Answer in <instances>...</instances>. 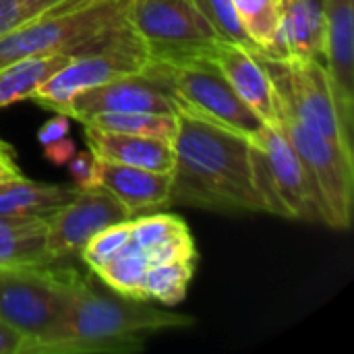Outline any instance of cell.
I'll return each instance as SVG.
<instances>
[{
    "label": "cell",
    "instance_id": "18",
    "mask_svg": "<svg viewBox=\"0 0 354 354\" xmlns=\"http://www.w3.org/2000/svg\"><path fill=\"white\" fill-rule=\"evenodd\" d=\"M50 216H0V268L52 261L46 251Z\"/></svg>",
    "mask_w": 354,
    "mask_h": 354
},
{
    "label": "cell",
    "instance_id": "28",
    "mask_svg": "<svg viewBox=\"0 0 354 354\" xmlns=\"http://www.w3.org/2000/svg\"><path fill=\"white\" fill-rule=\"evenodd\" d=\"M68 174L77 189H95L100 187V162L91 151H75L68 160Z\"/></svg>",
    "mask_w": 354,
    "mask_h": 354
},
{
    "label": "cell",
    "instance_id": "24",
    "mask_svg": "<svg viewBox=\"0 0 354 354\" xmlns=\"http://www.w3.org/2000/svg\"><path fill=\"white\" fill-rule=\"evenodd\" d=\"M234 10L259 54L278 56L280 0H232Z\"/></svg>",
    "mask_w": 354,
    "mask_h": 354
},
{
    "label": "cell",
    "instance_id": "15",
    "mask_svg": "<svg viewBox=\"0 0 354 354\" xmlns=\"http://www.w3.org/2000/svg\"><path fill=\"white\" fill-rule=\"evenodd\" d=\"M100 187L106 189L131 218L170 207V172L100 162Z\"/></svg>",
    "mask_w": 354,
    "mask_h": 354
},
{
    "label": "cell",
    "instance_id": "12",
    "mask_svg": "<svg viewBox=\"0 0 354 354\" xmlns=\"http://www.w3.org/2000/svg\"><path fill=\"white\" fill-rule=\"evenodd\" d=\"M100 112H176V106L162 79L147 64L141 73L75 95L60 114L81 122Z\"/></svg>",
    "mask_w": 354,
    "mask_h": 354
},
{
    "label": "cell",
    "instance_id": "14",
    "mask_svg": "<svg viewBox=\"0 0 354 354\" xmlns=\"http://www.w3.org/2000/svg\"><path fill=\"white\" fill-rule=\"evenodd\" d=\"M209 56L234 93L263 120V124L280 127V106L276 91L259 58L251 50L222 39L212 48Z\"/></svg>",
    "mask_w": 354,
    "mask_h": 354
},
{
    "label": "cell",
    "instance_id": "25",
    "mask_svg": "<svg viewBox=\"0 0 354 354\" xmlns=\"http://www.w3.org/2000/svg\"><path fill=\"white\" fill-rule=\"evenodd\" d=\"M187 232H191L187 222L174 214L153 212L131 218V243H135L145 253Z\"/></svg>",
    "mask_w": 354,
    "mask_h": 354
},
{
    "label": "cell",
    "instance_id": "8",
    "mask_svg": "<svg viewBox=\"0 0 354 354\" xmlns=\"http://www.w3.org/2000/svg\"><path fill=\"white\" fill-rule=\"evenodd\" d=\"M149 68L170 91L176 112L193 114L245 137H253L266 127L263 120L234 93L212 56L183 64L149 62Z\"/></svg>",
    "mask_w": 354,
    "mask_h": 354
},
{
    "label": "cell",
    "instance_id": "16",
    "mask_svg": "<svg viewBox=\"0 0 354 354\" xmlns=\"http://www.w3.org/2000/svg\"><path fill=\"white\" fill-rule=\"evenodd\" d=\"M328 37L326 0H280L278 56L282 60L322 58Z\"/></svg>",
    "mask_w": 354,
    "mask_h": 354
},
{
    "label": "cell",
    "instance_id": "11",
    "mask_svg": "<svg viewBox=\"0 0 354 354\" xmlns=\"http://www.w3.org/2000/svg\"><path fill=\"white\" fill-rule=\"evenodd\" d=\"M124 220L131 216L106 189H79L68 203L50 216L46 251L52 261L79 257L93 234Z\"/></svg>",
    "mask_w": 354,
    "mask_h": 354
},
{
    "label": "cell",
    "instance_id": "32",
    "mask_svg": "<svg viewBox=\"0 0 354 354\" xmlns=\"http://www.w3.org/2000/svg\"><path fill=\"white\" fill-rule=\"evenodd\" d=\"M23 172L17 164V151L10 143L0 139V180L21 178Z\"/></svg>",
    "mask_w": 354,
    "mask_h": 354
},
{
    "label": "cell",
    "instance_id": "23",
    "mask_svg": "<svg viewBox=\"0 0 354 354\" xmlns=\"http://www.w3.org/2000/svg\"><path fill=\"white\" fill-rule=\"evenodd\" d=\"M195 270H197V259H174V261L149 266L145 276L147 299L164 307L180 305L187 299Z\"/></svg>",
    "mask_w": 354,
    "mask_h": 354
},
{
    "label": "cell",
    "instance_id": "1",
    "mask_svg": "<svg viewBox=\"0 0 354 354\" xmlns=\"http://www.w3.org/2000/svg\"><path fill=\"white\" fill-rule=\"evenodd\" d=\"M170 207L220 214H263L251 174L249 137L176 112Z\"/></svg>",
    "mask_w": 354,
    "mask_h": 354
},
{
    "label": "cell",
    "instance_id": "7",
    "mask_svg": "<svg viewBox=\"0 0 354 354\" xmlns=\"http://www.w3.org/2000/svg\"><path fill=\"white\" fill-rule=\"evenodd\" d=\"M149 56L124 23L108 37L79 50L56 75H52L41 87H37L29 100L44 110L62 112V108L79 93L106 85L114 79L141 73L149 64Z\"/></svg>",
    "mask_w": 354,
    "mask_h": 354
},
{
    "label": "cell",
    "instance_id": "27",
    "mask_svg": "<svg viewBox=\"0 0 354 354\" xmlns=\"http://www.w3.org/2000/svg\"><path fill=\"white\" fill-rule=\"evenodd\" d=\"M131 241V220L112 224L97 234H93L81 249L79 257L89 268V272H97L104 263H108L114 255H118Z\"/></svg>",
    "mask_w": 354,
    "mask_h": 354
},
{
    "label": "cell",
    "instance_id": "21",
    "mask_svg": "<svg viewBox=\"0 0 354 354\" xmlns=\"http://www.w3.org/2000/svg\"><path fill=\"white\" fill-rule=\"evenodd\" d=\"M149 270V259L145 251H141L135 243L129 245L114 255L108 263H104L97 272H93L112 292L133 299V301H149L145 292V276Z\"/></svg>",
    "mask_w": 354,
    "mask_h": 354
},
{
    "label": "cell",
    "instance_id": "5",
    "mask_svg": "<svg viewBox=\"0 0 354 354\" xmlns=\"http://www.w3.org/2000/svg\"><path fill=\"white\" fill-rule=\"evenodd\" d=\"M251 174L263 214L322 224L315 187L280 127H263L249 137Z\"/></svg>",
    "mask_w": 354,
    "mask_h": 354
},
{
    "label": "cell",
    "instance_id": "20",
    "mask_svg": "<svg viewBox=\"0 0 354 354\" xmlns=\"http://www.w3.org/2000/svg\"><path fill=\"white\" fill-rule=\"evenodd\" d=\"M79 50L58 52L50 56H29L0 66V108L12 106L21 100H29V95L52 75H56Z\"/></svg>",
    "mask_w": 354,
    "mask_h": 354
},
{
    "label": "cell",
    "instance_id": "33",
    "mask_svg": "<svg viewBox=\"0 0 354 354\" xmlns=\"http://www.w3.org/2000/svg\"><path fill=\"white\" fill-rule=\"evenodd\" d=\"M25 338L8 324L0 322V354H21Z\"/></svg>",
    "mask_w": 354,
    "mask_h": 354
},
{
    "label": "cell",
    "instance_id": "2",
    "mask_svg": "<svg viewBox=\"0 0 354 354\" xmlns=\"http://www.w3.org/2000/svg\"><path fill=\"white\" fill-rule=\"evenodd\" d=\"M62 278L66 288L64 326L46 354L139 353L151 336L195 324L191 315L158 309L149 301L104 292L73 266H62Z\"/></svg>",
    "mask_w": 354,
    "mask_h": 354
},
{
    "label": "cell",
    "instance_id": "17",
    "mask_svg": "<svg viewBox=\"0 0 354 354\" xmlns=\"http://www.w3.org/2000/svg\"><path fill=\"white\" fill-rule=\"evenodd\" d=\"M85 145L91 156L100 162L145 168L156 172H172L174 166V145L168 139L110 133L83 127Z\"/></svg>",
    "mask_w": 354,
    "mask_h": 354
},
{
    "label": "cell",
    "instance_id": "34",
    "mask_svg": "<svg viewBox=\"0 0 354 354\" xmlns=\"http://www.w3.org/2000/svg\"><path fill=\"white\" fill-rule=\"evenodd\" d=\"M29 2H33L39 10H54V8H60V6H66V4H73L79 0H29Z\"/></svg>",
    "mask_w": 354,
    "mask_h": 354
},
{
    "label": "cell",
    "instance_id": "29",
    "mask_svg": "<svg viewBox=\"0 0 354 354\" xmlns=\"http://www.w3.org/2000/svg\"><path fill=\"white\" fill-rule=\"evenodd\" d=\"M48 10H39L33 2L29 0H0V35L8 33L17 25L44 15Z\"/></svg>",
    "mask_w": 354,
    "mask_h": 354
},
{
    "label": "cell",
    "instance_id": "3",
    "mask_svg": "<svg viewBox=\"0 0 354 354\" xmlns=\"http://www.w3.org/2000/svg\"><path fill=\"white\" fill-rule=\"evenodd\" d=\"M124 23V0H79L48 10L0 35V66L91 46Z\"/></svg>",
    "mask_w": 354,
    "mask_h": 354
},
{
    "label": "cell",
    "instance_id": "9",
    "mask_svg": "<svg viewBox=\"0 0 354 354\" xmlns=\"http://www.w3.org/2000/svg\"><path fill=\"white\" fill-rule=\"evenodd\" d=\"M280 129L315 187L322 224L334 230H348L353 224L354 153L284 110H280Z\"/></svg>",
    "mask_w": 354,
    "mask_h": 354
},
{
    "label": "cell",
    "instance_id": "22",
    "mask_svg": "<svg viewBox=\"0 0 354 354\" xmlns=\"http://www.w3.org/2000/svg\"><path fill=\"white\" fill-rule=\"evenodd\" d=\"M83 127L110 133L145 135L172 141L176 135V112H100L81 120Z\"/></svg>",
    "mask_w": 354,
    "mask_h": 354
},
{
    "label": "cell",
    "instance_id": "13",
    "mask_svg": "<svg viewBox=\"0 0 354 354\" xmlns=\"http://www.w3.org/2000/svg\"><path fill=\"white\" fill-rule=\"evenodd\" d=\"M328 37L326 68L332 81L334 100L344 133L354 131V0H326Z\"/></svg>",
    "mask_w": 354,
    "mask_h": 354
},
{
    "label": "cell",
    "instance_id": "31",
    "mask_svg": "<svg viewBox=\"0 0 354 354\" xmlns=\"http://www.w3.org/2000/svg\"><path fill=\"white\" fill-rule=\"evenodd\" d=\"M75 151H77L75 143H73L71 139H66V137H62V139H58V141H52V143H48V145H44V158H46L50 164H54V166H64V164H68V160L75 156Z\"/></svg>",
    "mask_w": 354,
    "mask_h": 354
},
{
    "label": "cell",
    "instance_id": "19",
    "mask_svg": "<svg viewBox=\"0 0 354 354\" xmlns=\"http://www.w3.org/2000/svg\"><path fill=\"white\" fill-rule=\"evenodd\" d=\"M77 191L75 185L37 183L21 176L0 191V216H52L68 203Z\"/></svg>",
    "mask_w": 354,
    "mask_h": 354
},
{
    "label": "cell",
    "instance_id": "30",
    "mask_svg": "<svg viewBox=\"0 0 354 354\" xmlns=\"http://www.w3.org/2000/svg\"><path fill=\"white\" fill-rule=\"evenodd\" d=\"M71 118L66 114H58L54 112V118H50L48 122H44V127L37 131V141L41 145H48L52 141H58L62 137H68V131H71Z\"/></svg>",
    "mask_w": 354,
    "mask_h": 354
},
{
    "label": "cell",
    "instance_id": "26",
    "mask_svg": "<svg viewBox=\"0 0 354 354\" xmlns=\"http://www.w3.org/2000/svg\"><path fill=\"white\" fill-rule=\"evenodd\" d=\"M195 4L222 41L236 44L251 52H257V46L245 31L232 0H195Z\"/></svg>",
    "mask_w": 354,
    "mask_h": 354
},
{
    "label": "cell",
    "instance_id": "6",
    "mask_svg": "<svg viewBox=\"0 0 354 354\" xmlns=\"http://www.w3.org/2000/svg\"><path fill=\"white\" fill-rule=\"evenodd\" d=\"M124 19L151 62L183 64L220 41L195 0H124Z\"/></svg>",
    "mask_w": 354,
    "mask_h": 354
},
{
    "label": "cell",
    "instance_id": "10",
    "mask_svg": "<svg viewBox=\"0 0 354 354\" xmlns=\"http://www.w3.org/2000/svg\"><path fill=\"white\" fill-rule=\"evenodd\" d=\"M253 54L259 58L274 85L280 110L354 153L353 139L344 133L340 122L332 81L322 58L282 60L259 52Z\"/></svg>",
    "mask_w": 354,
    "mask_h": 354
},
{
    "label": "cell",
    "instance_id": "4",
    "mask_svg": "<svg viewBox=\"0 0 354 354\" xmlns=\"http://www.w3.org/2000/svg\"><path fill=\"white\" fill-rule=\"evenodd\" d=\"M66 315L62 266L0 268V322L23 338L21 354H46L60 338Z\"/></svg>",
    "mask_w": 354,
    "mask_h": 354
}]
</instances>
